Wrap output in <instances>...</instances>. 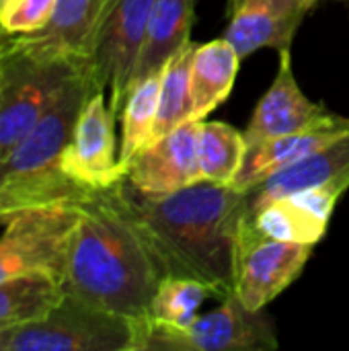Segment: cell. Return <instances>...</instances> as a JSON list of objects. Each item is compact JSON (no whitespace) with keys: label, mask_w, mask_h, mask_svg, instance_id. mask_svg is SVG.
Wrapping results in <instances>:
<instances>
[{"label":"cell","mask_w":349,"mask_h":351,"mask_svg":"<svg viewBox=\"0 0 349 351\" xmlns=\"http://www.w3.org/2000/svg\"><path fill=\"white\" fill-rule=\"evenodd\" d=\"M115 195L167 276L193 278L216 296L234 294L251 195L232 185L197 181L171 193H140L123 179Z\"/></svg>","instance_id":"cell-1"},{"label":"cell","mask_w":349,"mask_h":351,"mask_svg":"<svg viewBox=\"0 0 349 351\" xmlns=\"http://www.w3.org/2000/svg\"><path fill=\"white\" fill-rule=\"evenodd\" d=\"M78 204L80 218L68 251L64 292L136 323L148 321L165 278L148 243L113 187L91 191Z\"/></svg>","instance_id":"cell-2"},{"label":"cell","mask_w":349,"mask_h":351,"mask_svg":"<svg viewBox=\"0 0 349 351\" xmlns=\"http://www.w3.org/2000/svg\"><path fill=\"white\" fill-rule=\"evenodd\" d=\"M93 90L97 84L91 66H84L0 165V224L23 210L78 202L91 193L62 173L60 156Z\"/></svg>","instance_id":"cell-3"},{"label":"cell","mask_w":349,"mask_h":351,"mask_svg":"<svg viewBox=\"0 0 349 351\" xmlns=\"http://www.w3.org/2000/svg\"><path fill=\"white\" fill-rule=\"evenodd\" d=\"M88 60L62 56L29 35L0 37V165Z\"/></svg>","instance_id":"cell-4"},{"label":"cell","mask_w":349,"mask_h":351,"mask_svg":"<svg viewBox=\"0 0 349 351\" xmlns=\"http://www.w3.org/2000/svg\"><path fill=\"white\" fill-rule=\"evenodd\" d=\"M140 327L64 292L41 321L6 329L2 351H140Z\"/></svg>","instance_id":"cell-5"},{"label":"cell","mask_w":349,"mask_h":351,"mask_svg":"<svg viewBox=\"0 0 349 351\" xmlns=\"http://www.w3.org/2000/svg\"><path fill=\"white\" fill-rule=\"evenodd\" d=\"M278 337L265 308L251 311L237 294L222 306L195 317L185 329L144 321L140 327V351H274Z\"/></svg>","instance_id":"cell-6"},{"label":"cell","mask_w":349,"mask_h":351,"mask_svg":"<svg viewBox=\"0 0 349 351\" xmlns=\"http://www.w3.org/2000/svg\"><path fill=\"white\" fill-rule=\"evenodd\" d=\"M78 202L29 208L2 224L0 282L37 271L51 274L64 282L72 234L80 218Z\"/></svg>","instance_id":"cell-7"},{"label":"cell","mask_w":349,"mask_h":351,"mask_svg":"<svg viewBox=\"0 0 349 351\" xmlns=\"http://www.w3.org/2000/svg\"><path fill=\"white\" fill-rule=\"evenodd\" d=\"M154 0H111L88 60L97 88L109 93V107L119 115L138 64Z\"/></svg>","instance_id":"cell-8"},{"label":"cell","mask_w":349,"mask_h":351,"mask_svg":"<svg viewBox=\"0 0 349 351\" xmlns=\"http://www.w3.org/2000/svg\"><path fill=\"white\" fill-rule=\"evenodd\" d=\"M60 169L84 191H103L123 179L115 148V115L105 90L97 88L84 101L72 138L60 156Z\"/></svg>","instance_id":"cell-9"},{"label":"cell","mask_w":349,"mask_h":351,"mask_svg":"<svg viewBox=\"0 0 349 351\" xmlns=\"http://www.w3.org/2000/svg\"><path fill=\"white\" fill-rule=\"evenodd\" d=\"M313 249L315 245L263 239L253 230L249 218L237 265L234 294L251 311L265 308L300 278Z\"/></svg>","instance_id":"cell-10"},{"label":"cell","mask_w":349,"mask_h":351,"mask_svg":"<svg viewBox=\"0 0 349 351\" xmlns=\"http://www.w3.org/2000/svg\"><path fill=\"white\" fill-rule=\"evenodd\" d=\"M197 119H189L150 142L128 165L123 181L140 193H171L202 181L197 160Z\"/></svg>","instance_id":"cell-11"},{"label":"cell","mask_w":349,"mask_h":351,"mask_svg":"<svg viewBox=\"0 0 349 351\" xmlns=\"http://www.w3.org/2000/svg\"><path fill=\"white\" fill-rule=\"evenodd\" d=\"M331 115L333 111H329L323 103H315L302 93L292 70L290 47H286L280 49L278 74L272 86L259 99L245 130V140L251 148L265 140L319 125Z\"/></svg>","instance_id":"cell-12"},{"label":"cell","mask_w":349,"mask_h":351,"mask_svg":"<svg viewBox=\"0 0 349 351\" xmlns=\"http://www.w3.org/2000/svg\"><path fill=\"white\" fill-rule=\"evenodd\" d=\"M317 0H243L230 12L224 37L241 58L263 47L286 49Z\"/></svg>","instance_id":"cell-13"},{"label":"cell","mask_w":349,"mask_h":351,"mask_svg":"<svg viewBox=\"0 0 349 351\" xmlns=\"http://www.w3.org/2000/svg\"><path fill=\"white\" fill-rule=\"evenodd\" d=\"M349 132V117L333 113L327 121L300 130L288 136L265 140L257 146H251L245 158V165L232 183V187L251 193L274 173L306 158L309 154L321 150L323 146L335 142Z\"/></svg>","instance_id":"cell-14"},{"label":"cell","mask_w":349,"mask_h":351,"mask_svg":"<svg viewBox=\"0 0 349 351\" xmlns=\"http://www.w3.org/2000/svg\"><path fill=\"white\" fill-rule=\"evenodd\" d=\"M311 187H327L337 193L349 189V132L306 158L274 173L251 195V210L265 202L292 195Z\"/></svg>","instance_id":"cell-15"},{"label":"cell","mask_w":349,"mask_h":351,"mask_svg":"<svg viewBox=\"0 0 349 351\" xmlns=\"http://www.w3.org/2000/svg\"><path fill=\"white\" fill-rule=\"evenodd\" d=\"M195 4L197 0H154L130 86L150 74H158L181 47L191 43Z\"/></svg>","instance_id":"cell-16"},{"label":"cell","mask_w":349,"mask_h":351,"mask_svg":"<svg viewBox=\"0 0 349 351\" xmlns=\"http://www.w3.org/2000/svg\"><path fill=\"white\" fill-rule=\"evenodd\" d=\"M111 0H56L47 27L25 33L37 43L76 60H91Z\"/></svg>","instance_id":"cell-17"},{"label":"cell","mask_w":349,"mask_h":351,"mask_svg":"<svg viewBox=\"0 0 349 351\" xmlns=\"http://www.w3.org/2000/svg\"><path fill=\"white\" fill-rule=\"evenodd\" d=\"M241 56L222 37L195 45L191 58V119L204 121L232 93Z\"/></svg>","instance_id":"cell-18"},{"label":"cell","mask_w":349,"mask_h":351,"mask_svg":"<svg viewBox=\"0 0 349 351\" xmlns=\"http://www.w3.org/2000/svg\"><path fill=\"white\" fill-rule=\"evenodd\" d=\"M64 298V282L37 271L0 282V329L41 321Z\"/></svg>","instance_id":"cell-19"},{"label":"cell","mask_w":349,"mask_h":351,"mask_svg":"<svg viewBox=\"0 0 349 351\" xmlns=\"http://www.w3.org/2000/svg\"><path fill=\"white\" fill-rule=\"evenodd\" d=\"M158 97H160V72L150 74L134 82L119 109L121 138H119V165L125 175L128 165L142 152L150 142L158 117Z\"/></svg>","instance_id":"cell-20"},{"label":"cell","mask_w":349,"mask_h":351,"mask_svg":"<svg viewBox=\"0 0 349 351\" xmlns=\"http://www.w3.org/2000/svg\"><path fill=\"white\" fill-rule=\"evenodd\" d=\"M249 144L245 132L224 121H202L197 134V160L204 181L232 185L245 165Z\"/></svg>","instance_id":"cell-21"},{"label":"cell","mask_w":349,"mask_h":351,"mask_svg":"<svg viewBox=\"0 0 349 351\" xmlns=\"http://www.w3.org/2000/svg\"><path fill=\"white\" fill-rule=\"evenodd\" d=\"M251 226L263 239L317 245L325 234L329 224L309 214L290 195L265 202L251 210Z\"/></svg>","instance_id":"cell-22"},{"label":"cell","mask_w":349,"mask_h":351,"mask_svg":"<svg viewBox=\"0 0 349 351\" xmlns=\"http://www.w3.org/2000/svg\"><path fill=\"white\" fill-rule=\"evenodd\" d=\"M193 43L181 47L160 70L158 117L152 142L191 119V58Z\"/></svg>","instance_id":"cell-23"},{"label":"cell","mask_w":349,"mask_h":351,"mask_svg":"<svg viewBox=\"0 0 349 351\" xmlns=\"http://www.w3.org/2000/svg\"><path fill=\"white\" fill-rule=\"evenodd\" d=\"M216 292L193 278L167 276L160 280L150 306V321L185 329L200 313V306Z\"/></svg>","instance_id":"cell-24"},{"label":"cell","mask_w":349,"mask_h":351,"mask_svg":"<svg viewBox=\"0 0 349 351\" xmlns=\"http://www.w3.org/2000/svg\"><path fill=\"white\" fill-rule=\"evenodd\" d=\"M56 0H6L0 6V27L12 35L37 33L51 21Z\"/></svg>","instance_id":"cell-25"},{"label":"cell","mask_w":349,"mask_h":351,"mask_svg":"<svg viewBox=\"0 0 349 351\" xmlns=\"http://www.w3.org/2000/svg\"><path fill=\"white\" fill-rule=\"evenodd\" d=\"M300 208H304L309 214H313L315 218L323 220V222H331V216L335 212V206L341 197V193L327 189V187H311V189H302L290 195Z\"/></svg>","instance_id":"cell-26"},{"label":"cell","mask_w":349,"mask_h":351,"mask_svg":"<svg viewBox=\"0 0 349 351\" xmlns=\"http://www.w3.org/2000/svg\"><path fill=\"white\" fill-rule=\"evenodd\" d=\"M241 2H243V0H228V4H230V12H232V10H234V8H237Z\"/></svg>","instance_id":"cell-27"},{"label":"cell","mask_w":349,"mask_h":351,"mask_svg":"<svg viewBox=\"0 0 349 351\" xmlns=\"http://www.w3.org/2000/svg\"><path fill=\"white\" fill-rule=\"evenodd\" d=\"M4 333H6V329H0V351H2V341H4Z\"/></svg>","instance_id":"cell-28"},{"label":"cell","mask_w":349,"mask_h":351,"mask_svg":"<svg viewBox=\"0 0 349 351\" xmlns=\"http://www.w3.org/2000/svg\"><path fill=\"white\" fill-rule=\"evenodd\" d=\"M4 2H6V0H0V6H2V4H4Z\"/></svg>","instance_id":"cell-29"},{"label":"cell","mask_w":349,"mask_h":351,"mask_svg":"<svg viewBox=\"0 0 349 351\" xmlns=\"http://www.w3.org/2000/svg\"><path fill=\"white\" fill-rule=\"evenodd\" d=\"M0 31H2V27H0Z\"/></svg>","instance_id":"cell-30"}]
</instances>
